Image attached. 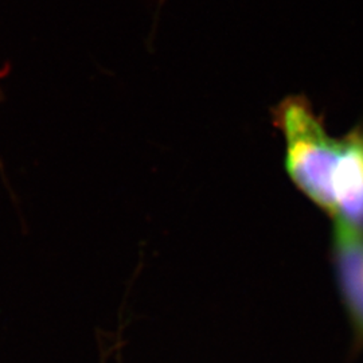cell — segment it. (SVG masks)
Returning <instances> with one entry per match:
<instances>
[{"mask_svg": "<svg viewBox=\"0 0 363 363\" xmlns=\"http://www.w3.org/2000/svg\"><path fill=\"white\" fill-rule=\"evenodd\" d=\"M273 120L284 138L292 183L334 223L363 230V128L331 136L301 96L283 100Z\"/></svg>", "mask_w": 363, "mask_h": 363, "instance_id": "cell-1", "label": "cell"}, {"mask_svg": "<svg viewBox=\"0 0 363 363\" xmlns=\"http://www.w3.org/2000/svg\"><path fill=\"white\" fill-rule=\"evenodd\" d=\"M331 259L355 345L363 346V230L334 223Z\"/></svg>", "mask_w": 363, "mask_h": 363, "instance_id": "cell-2", "label": "cell"}, {"mask_svg": "<svg viewBox=\"0 0 363 363\" xmlns=\"http://www.w3.org/2000/svg\"><path fill=\"white\" fill-rule=\"evenodd\" d=\"M0 99H1V91H0Z\"/></svg>", "mask_w": 363, "mask_h": 363, "instance_id": "cell-3", "label": "cell"}]
</instances>
